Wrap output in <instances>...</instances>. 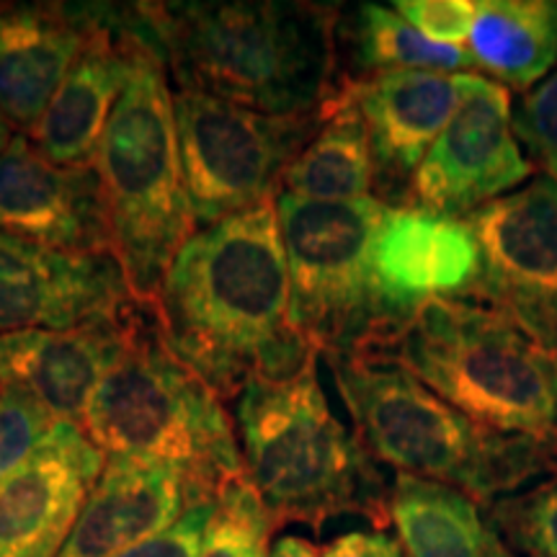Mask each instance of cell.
<instances>
[{
  "label": "cell",
  "instance_id": "cell-21",
  "mask_svg": "<svg viewBox=\"0 0 557 557\" xmlns=\"http://www.w3.org/2000/svg\"><path fill=\"white\" fill-rule=\"evenodd\" d=\"M389 521L408 557H508L478 500L438 480L398 472L389 491Z\"/></svg>",
  "mask_w": 557,
  "mask_h": 557
},
{
  "label": "cell",
  "instance_id": "cell-33",
  "mask_svg": "<svg viewBox=\"0 0 557 557\" xmlns=\"http://www.w3.org/2000/svg\"><path fill=\"white\" fill-rule=\"evenodd\" d=\"M11 129H9V120L3 116V111H0V152L11 145Z\"/></svg>",
  "mask_w": 557,
  "mask_h": 557
},
{
  "label": "cell",
  "instance_id": "cell-28",
  "mask_svg": "<svg viewBox=\"0 0 557 557\" xmlns=\"http://www.w3.org/2000/svg\"><path fill=\"white\" fill-rule=\"evenodd\" d=\"M513 132L540 169H545V176L557 178V70L521 99Z\"/></svg>",
  "mask_w": 557,
  "mask_h": 557
},
{
  "label": "cell",
  "instance_id": "cell-29",
  "mask_svg": "<svg viewBox=\"0 0 557 557\" xmlns=\"http://www.w3.org/2000/svg\"><path fill=\"white\" fill-rule=\"evenodd\" d=\"M393 11L431 41L462 47L475 21V0H395Z\"/></svg>",
  "mask_w": 557,
  "mask_h": 557
},
{
  "label": "cell",
  "instance_id": "cell-13",
  "mask_svg": "<svg viewBox=\"0 0 557 557\" xmlns=\"http://www.w3.org/2000/svg\"><path fill=\"white\" fill-rule=\"evenodd\" d=\"M90 11L94 26L86 47L32 132L34 145L52 163L70 169L94 165L103 129L127 83L132 60L143 45H156L143 3H90Z\"/></svg>",
  "mask_w": 557,
  "mask_h": 557
},
{
  "label": "cell",
  "instance_id": "cell-17",
  "mask_svg": "<svg viewBox=\"0 0 557 557\" xmlns=\"http://www.w3.org/2000/svg\"><path fill=\"white\" fill-rule=\"evenodd\" d=\"M135 297L116 315L70 331L0 333V387H18L58 421L81 423L90 395L127 341Z\"/></svg>",
  "mask_w": 557,
  "mask_h": 557
},
{
  "label": "cell",
  "instance_id": "cell-5",
  "mask_svg": "<svg viewBox=\"0 0 557 557\" xmlns=\"http://www.w3.org/2000/svg\"><path fill=\"white\" fill-rule=\"evenodd\" d=\"M81 426L107 457L178 465L209 500L246 472L222 398L165 346L156 302H137L124 348L90 395Z\"/></svg>",
  "mask_w": 557,
  "mask_h": 557
},
{
  "label": "cell",
  "instance_id": "cell-16",
  "mask_svg": "<svg viewBox=\"0 0 557 557\" xmlns=\"http://www.w3.org/2000/svg\"><path fill=\"white\" fill-rule=\"evenodd\" d=\"M178 465L150 457H107L73 532L58 557H120L205 504Z\"/></svg>",
  "mask_w": 557,
  "mask_h": 557
},
{
  "label": "cell",
  "instance_id": "cell-20",
  "mask_svg": "<svg viewBox=\"0 0 557 557\" xmlns=\"http://www.w3.org/2000/svg\"><path fill=\"white\" fill-rule=\"evenodd\" d=\"M364 116L377 176L413 181L418 165L462 99V75L393 70L351 83Z\"/></svg>",
  "mask_w": 557,
  "mask_h": 557
},
{
  "label": "cell",
  "instance_id": "cell-8",
  "mask_svg": "<svg viewBox=\"0 0 557 557\" xmlns=\"http://www.w3.org/2000/svg\"><path fill=\"white\" fill-rule=\"evenodd\" d=\"M385 201H312L278 194L289 269L287 320L325 357H387L416 310L393 299L374 269Z\"/></svg>",
  "mask_w": 557,
  "mask_h": 557
},
{
  "label": "cell",
  "instance_id": "cell-1",
  "mask_svg": "<svg viewBox=\"0 0 557 557\" xmlns=\"http://www.w3.org/2000/svg\"><path fill=\"white\" fill-rule=\"evenodd\" d=\"M173 357L220 398L253 380L284 382L320 351L289 325V269L276 199L201 227L181 248L156 299Z\"/></svg>",
  "mask_w": 557,
  "mask_h": 557
},
{
  "label": "cell",
  "instance_id": "cell-22",
  "mask_svg": "<svg viewBox=\"0 0 557 557\" xmlns=\"http://www.w3.org/2000/svg\"><path fill=\"white\" fill-rule=\"evenodd\" d=\"M377 165L351 83L320 107V127L284 173V194L312 201L369 199Z\"/></svg>",
  "mask_w": 557,
  "mask_h": 557
},
{
  "label": "cell",
  "instance_id": "cell-6",
  "mask_svg": "<svg viewBox=\"0 0 557 557\" xmlns=\"http://www.w3.org/2000/svg\"><path fill=\"white\" fill-rule=\"evenodd\" d=\"M243 465L274 524H325L361 513L389 521V493L364 449L333 413L318 364L284 382L253 380L238 398Z\"/></svg>",
  "mask_w": 557,
  "mask_h": 557
},
{
  "label": "cell",
  "instance_id": "cell-30",
  "mask_svg": "<svg viewBox=\"0 0 557 557\" xmlns=\"http://www.w3.org/2000/svg\"><path fill=\"white\" fill-rule=\"evenodd\" d=\"M214 513V500L191 506L176 524L156 534V537L132 547L120 557H199L201 540H205L207 524Z\"/></svg>",
  "mask_w": 557,
  "mask_h": 557
},
{
  "label": "cell",
  "instance_id": "cell-31",
  "mask_svg": "<svg viewBox=\"0 0 557 557\" xmlns=\"http://www.w3.org/2000/svg\"><path fill=\"white\" fill-rule=\"evenodd\" d=\"M323 557H408L398 542L382 532H348L325 545Z\"/></svg>",
  "mask_w": 557,
  "mask_h": 557
},
{
  "label": "cell",
  "instance_id": "cell-27",
  "mask_svg": "<svg viewBox=\"0 0 557 557\" xmlns=\"http://www.w3.org/2000/svg\"><path fill=\"white\" fill-rule=\"evenodd\" d=\"M58 423L37 398L18 387H0V478L18 468Z\"/></svg>",
  "mask_w": 557,
  "mask_h": 557
},
{
  "label": "cell",
  "instance_id": "cell-3",
  "mask_svg": "<svg viewBox=\"0 0 557 557\" xmlns=\"http://www.w3.org/2000/svg\"><path fill=\"white\" fill-rule=\"evenodd\" d=\"M374 459L408 475L459 487L493 506L542 475H557V449L472 421L389 359L325 357Z\"/></svg>",
  "mask_w": 557,
  "mask_h": 557
},
{
  "label": "cell",
  "instance_id": "cell-11",
  "mask_svg": "<svg viewBox=\"0 0 557 557\" xmlns=\"http://www.w3.org/2000/svg\"><path fill=\"white\" fill-rule=\"evenodd\" d=\"M513 132L508 88L462 73V99L410 181V207L468 220L532 176Z\"/></svg>",
  "mask_w": 557,
  "mask_h": 557
},
{
  "label": "cell",
  "instance_id": "cell-7",
  "mask_svg": "<svg viewBox=\"0 0 557 557\" xmlns=\"http://www.w3.org/2000/svg\"><path fill=\"white\" fill-rule=\"evenodd\" d=\"M382 359L472 421L557 449V351L500 312L462 297L429 299Z\"/></svg>",
  "mask_w": 557,
  "mask_h": 557
},
{
  "label": "cell",
  "instance_id": "cell-24",
  "mask_svg": "<svg viewBox=\"0 0 557 557\" xmlns=\"http://www.w3.org/2000/svg\"><path fill=\"white\" fill-rule=\"evenodd\" d=\"M357 54L359 62L374 73L393 70H480L468 47L438 45L410 26L398 11L377 3H361L357 11Z\"/></svg>",
  "mask_w": 557,
  "mask_h": 557
},
{
  "label": "cell",
  "instance_id": "cell-19",
  "mask_svg": "<svg viewBox=\"0 0 557 557\" xmlns=\"http://www.w3.org/2000/svg\"><path fill=\"white\" fill-rule=\"evenodd\" d=\"M374 269L389 297L418 310L436 297H468L480 276V248L468 220L389 205L374 243Z\"/></svg>",
  "mask_w": 557,
  "mask_h": 557
},
{
  "label": "cell",
  "instance_id": "cell-32",
  "mask_svg": "<svg viewBox=\"0 0 557 557\" xmlns=\"http://www.w3.org/2000/svg\"><path fill=\"white\" fill-rule=\"evenodd\" d=\"M269 557H323V553L315 542L299 537V534H287L269 547Z\"/></svg>",
  "mask_w": 557,
  "mask_h": 557
},
{
  "label": "cell",
  "instance_id": "cell-9",
  "mask_svg": "<svg viewBox=\"0 0 557 557\" xmlns=\"http://www.w3.org/2000/svg\"><path fill=\"white\" fill-rule=\"evenodd\" d=\"M178 150L197 227H209L282 194L284 173L320 127L310 114H267L176 90Z\"/></svg>",
  "mask_w": 557,
  "mask_h": 557
},
{
  "label": "cell",
  "instance_id": "cell-2",
  "mask_svg": "<svg viewBox=\"0 0 557 557\" xmlns=\"http://www.w3.org/2000/svg\"><path fill=\"white\" fill-rule=\"evenodd\" d=\"M176 90L267 114H310L331 99V5L295 0L143 3Z\"/></svg>",
  "mask_w": 557,
  "mask_h": 557
},
{
  "label": "cell",
  "instance_id": "cell-25",
  "mask_svg": "<svg viewBox=\"0 0 557 557\" xmlns=\"http://www.w3.org/2000/svg\"><path fill=\"white\" fill-rule=\"evenodd\" d=\"M267 504L246 472L227 480L214 496L199 557H269V537L274 529Z\"/></svg>",
  "mask_w": 557,
  "mask_h": 557
},
{
  "label": "cell",
  "instance_id": "cell-23",
  "mask_svg": "<svg viewBox=\"0 0 557 557\" xmlns=\"http://www.w3.org/2000/svg\"><path fill=\"white\" fill-rule=\"evenodd\" d=\"M470 47L480 70L500 86L532 88L557 65V3L553 0H475Z\"/></svg>",
  "mask_w": 557,
  "mask_h": 557
},
{
  "label": "cell",
  "instance_id": "cell-14",
  "mask_svg": "<svg viewBox=\"0 0 557 557\" xmlns=\"http://www.w3.org/2000/svg\"><path fill=\"white\" fill-rule=\"evenodd\" d=\"M107 455L81 423L58 421L0 478V557H58L99 483Z\"/></svg>",
  "mask_w": 557,
  "mask_h": 557
},
{
  "label": "cell",
  "instance_id": "cell-18",
  "mask_svg": "<svg viewBox=\"0 0 557 557\" xmlns=\"http://www.w3.org/2000/svg\"><path fill=\"white\" fill-rule=\"evenodd\" d=\"M88 5H0V111L34 132L90 37Z\"/></svg>",
  "mask_w": 557,
  "mask_h": 557
},
{
  "label": "cell",
  "instance_id": "cell-10",
  "mask_svg": "<svg viewBox=\"0 0 557 557\" xmlns=\"http://www.w3.org/2000/svg\"><path fill=\"white\" fill-rule=\"evenodd\" d=\"M480 276L468 297L557 351V178L537 176L468 218Z\"/></svg>",
  "mask_w": 557,
  "mask_h": 557
},
{
  "label": "cell",
  "instance_id": "cell-12",
  "mask_svg": "<svg viewBox=\"0 0 557 557\" xmlns=\"http://www.w3.org/2000/svg\"><path fill=\"white\" fill-rule=\"evenodd\" d=\"M135 299L111 253H65L0 233V333L70 331Z\"/></svg>",
  "mask_w": 557,
  "mask_h": 557
},
{
  "label": "cell",
  "instance_id": "cell-26",
  "mask_svg": "<svg viewBox=\"0 0 557 557\" xmlns=\"http://www.w3.org/2000/svg\"><path fill=\"white\" fill-rule=\"evenodd\" d=\"M491 521L500 537L532 557H557V475L517 498L491 506Z\"/></svg>",
  "mask_w": 557,
  "mask_h": 557
},
{
  "label": "cell",
  "instance_id": "cell-4",
  "mask_svg": "<svg viewBox=\"0 0 557 557\" xmlns=\"http://www.w3.org/2000/svg\"><path fill=\"white\" fill-rule=\"evenodd\" d=\"M114 256L132 295L156 302L181 248L197 233L176 111L156 45H143L94 158Z\"/></svg>",
  "mask_w": 557,
  "mask_h": 557
},
{
  "label": "cell",
  "instance_id": "cell-15",
  "mask_svg": "<svg viewBox=\"0 0 557 557\" xmlns=\"http://www.w3.org/2000/svg\"><path fill=\"white\" fill-rule=\"evenodd\" d=\"M0 233L65 253L114 256L94 165L52 163L26 137L0 152Z\"/></svg>",
  "mask_w": 557,
  "mask_h": 557
}]
</instances>
